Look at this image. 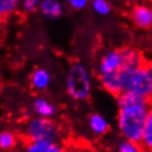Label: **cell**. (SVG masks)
<instances>
[{
	"instance_id": "obj_4",
	"label": "cell",
	"mask_w": 152,
	"mask_h": 152,
	"mask_svg": "<svg viewBox=\"0 0 152 152\" xmlns=\"http://www.w3.org/2000/svg\"><path fill=\"white\" fill-rule=\"evenodd\" d=\"M122 91H131L145 98L152 97V67L147 62L140 67L132 69H121Z\"/></svg>"
},
{
	"instance_id": "obj_21",
	"label": "cell",
	"mask_w": 152,
	"mask_h": 152,
	"mask_svg": "<svg viewBox=\"0 0 152 152\" xmlns=\"http://www.w3.org/2000/svg\"><path fill=\"white\" fill-rule=\"evenodd\" d=\"M91 0H65L66 4L74 11H80L88 7Z\"/></svg>"
},
{
	"instance_id": "obj_1",
	"label": "cell",
	"mask_w": 152,
	"mask_h": 152,
	"mask_svg": "<svg viewBox=\"0 0 152 152\" xmlns=\"http://www.w3.org/2000/svg\"><path fill=\"white\" fill-rule=\"evenodd\" d=\"M151 114V106L119 109L117 116V127L120 136L125 140L140 143L147 120Z\"/></svg>"
},
{
	"instance_id": "obj_9",
	"label": "cell",
	"mask_w": 152,
	"mask_h": 152,
	"mask_svg": "<svg viewBox=\"0 0 152 152\" xmlns=\"http://www.w3.org/2000/svg\"><path fill=\"white\" fill-rule=\"evenodd\" d=\"M51 82H52V75H51L50 71H48L44 67L34 69L31 72L30 78H29L30 87L38 93L45 91L50 87Z\"/></svg>"
},
{
	"instance_id": "obj_14",
	"label": "cell",
	"mask_w": 152,
	"mask_h": 152,
	"mask_svg": "<svg viewBox=\"0 0 152 152\" xmlns=\"http://www.w3.org/2000/svg\"><path fill=\"white\" fill-rule=\"evenodd\" d=\"M88 127L91 132L98 137H103L110 130L108 120L98 113H93L88 116Z\"/></svg>"
},
{
	"instance_id": "obj_18",
	"label": "cell",
	"mask_w": 152,
	"mask_h": 152,
	"mask_svg": "<svg viewBox=\"0 0 152 152\" xmlns=\"http://www.w3.org/2000/svg\"><path fill=\"white\" fill-rule=\"evenodd\" d=\"M89 4L93 11L99 15H108L113 10L109 0H91Z\"/></svg>"
},
{
	"instance_id": "obj_17",
	"label": "cell",
	"mask_w": 152,
	"mask_h": 152,
	"mask_svg": "<svg viewBox=\"0 0 152 152\" xmlns=\"http://www.w3.org/2000/svg\"><path fill=\"white\" fill-rule=\"evenodd\" d=\"M21 0H0V13L4 18L15 15L20 9Z\"/></svg>"
},
{
	"instance_id": "obj_2",
	"label": "cell",
	"mask_w": 152,
	"mask_h": 152,
	"mask_svg": "<svg viewBox=\"0 0 152 152\" xmlns=\"http://www.w3.org/2000/svg\"><path fill=\"white\" fill-rule=\"evenodd\" d=\"M21 137L24 141H46L61 143L63 130L53 118L30 117L24 124Z\"/></svg>"
},
{
	"instance_id": "obj_5",
	"label": "cell",
	"mask_w": 152,
	"mask_h": 152,
	"mask_svg": "<svg viewBox=\"0 0 152 152\" xmlns=\"http://www.w3.org/2000/svg\"><path fill=\"white\" fill-rule=\"evenodd\" d=\"M128 18L133 27L140 30H150L152 27V9L149 2L137 1L131 4Z\"/></svg>"
},
{
	"instance_id": "obj_13",
	"label": "cell",
	"mask_w": 152,
	"mask_h": 152,
	"mask_svg": "<svg viewBox=\"0 0 152 152\" xmlns=\"http://www.w3.org/2000/svg\"><path fill=\"white\" fill-rule=\"evenodd\" d=\"M65 147L61 143L46 141H24L21 152H64Z\"/></svg>"
},
{
	"instance_id": "obj_10",
	"label": "cell",
	"mask_w": 152,
	"mask_h": 152,
	"mask_svg": "<svg viewBox=\"0 0 152 152\" xmlns=\"http://www.w3.org/2000/svg\"><path fill=\"white\" fill-rule=\"evenodd\" d=\"M102 87L113 96H118L122 91V80L120 71L103 74L98 76Z\"/></svg>"
},
{
	"instance_id": "obj_7",
	"label": "cell",
	"mask_w": 152,
	"mask_h": 152,
	"mask_svg": "<svg viewBox=\"0 0 152 152\" xmlns=\"http://www.w3.org/2000/svg\"><path fill=\"white\" fill-rule=\"evenodd\" d=\"M119 50H120L122 61L121 69H137V67H140L143 64H145L147 62H149L148 58L143 54V52L136 46L127 45Z\"/></svg>"
},
{
	"instance_id": "obj_3",
	"label": "cell",
	"mask_w": 152,
	"mask_h": 152,
	"mask_svg": "<svg viewBox=\"0 0 152 152\" xmlns=\"http://www.w3.org/2000/svg\"><path fill=\"white\" fill-rule=\"evenodd\" d=\"M65 87L73 100L85 102L89 99L93 84L91 72L88 71L87 66L80 61L72 62L65 76Z\"/></svg>"
},
{
	"instance_id": "obj_6",
	"label": "cell",
	"mask_w": 152,
	"mask_h": 152,
	"mask_svg": "<svg viewBox=\"0 0 152 152\" xmlns=\"http://www.w3.org/2000/svg\"><path fill=\"white\" fill-rule=\"evenodd\" d=\"M121 54L119 49H111L104 52L98 60L96 73L97 76L121 69Z\"/></svg>"
},
{
	"instance_id": "obj_25",
	"label": "cell",
	"mask_w": 152,
	"mask_h": 152,
	"mask_svg": "<svg viewBox=\"0 0 152 152\" xmlns=\"http://www.w3.org/2000/svg\"><path fill=\"white\" fill-rule=\"evenodd\" d=\"M64 152H77V148H66L65 147V150H64Z\"/></svg>"
},
{
	"instance_id": "obj_15",
	"label": "cell",
	"mask_w": 152,
	"mask_h": 152,
	"mask_svg": "<svg viewBox=\"0 0 152 152\" xmlns=\"http://www.w3.org/2000/svg\"><path fill=\"white\" fill-rule=\"evenodd\" d=\"M19 142V136L11 130H1L0 131V150L1 151H11L17 147Z\"/></svg>"
},
{
	"instance_id": "obj_8",
	"label": "cell",
	"mask_w": 152,
	"mask_h": 152,
	"mask_svg": "<svg viewBox=\"0 0 152 152\" xmlns=\"http://www.w3.org/2000/svg\"><path fill=\"white\" fill-rule=\"evenodd\" d=\"M116 99H117V105L119 109L151 106V99L150 98H145L143 96L127 91H122L119 95L116 96Z\"/></svg>"
},
{
	"instance_id": "obj_23",
	"label": "cell",
	"mask_w": 152,
	"mask_h": 152,
	"mask_svg": "<svg viewBox=\"0 0 152 152\" xmlns=\"http://www.w3.org/2000/svg\"><path fill=\"white\" fill-rule=\"evenodd\" d=\"M4 22H6V18H4V15H2L1 13H0V32H1V30H2V28H4Z\"/></svg>"
},
{
	"instance_id": "obj_26",
	"label": "cell",
	"mask_w": 152,
	"mask_h": 152,
	"mask_svg": "<svg viewBox=\"0 0 152 152\" xmlns=\"http://www.w3.org/2000/svg\"><path fill=\"white\" fill-rule=\"evenodd\" d=\"M140 1H145V2H150L151 0H140Z\"/></svg>"
},
{
	"instance_id": "obj_12",
	"label": "cell",
	"mask_w": 152,
	"mask_h": 152,
	"mask_svg": "<svg viewBox=\"0 0 152 152\" xmlns=\"http://www.w3.org/2000/svg\"><path fill=\"white\" fill-rule=\"evenodd\" d=\"M38 9L48 19H57L65 11L64 4L61 0H41Z\"/></svg>"
},
{
	"instance_id": "obj_24",
	"label": "cell",
	"mask_w": 152,
	"mask_h": 152,
	"mask_svg": "<svg viewBox=\"0 0 152 152\" xmlns=\"http://www.w3.org/2000/svg\"><path fill=\"white\" fill-rule=\"evenodd\" d=\"M119 1L126 4H134V2H137V1H140V0H119Z\"/></svg>"
},
{
	"instance_id": "obj_19",
	"label": "cell",
	"mask_w": 152,
	"mask_h": 152,
	"mask_svg": "<svg viewBox=\"0 0 152 152\" xmlns=\"http://www.w3.org/2000/svg\"><path fill=\"white\" fill-rule=\"evenodd\" d=\"M117 152H145L139 143L129 140H124L117 145Z\"/></svg>"
},
{
	"instance_id": "obj_11",
	"label": "cell",
	"mask_w": 152,
	"mask_h": 152,
	"mask_svg": "<svg viewBox=\"0 0 152 152\" xmlns=\"http://www.w3.org/2000/svg\"><path fill=\"white\" fill-rule=\"evenodd\" d=\"M32 111L38 117L53 118L58 111V107L50 99L38 96L32 103Z\"/></svg>"
},
{
	"instance_id": "obj_20",
	"label": "cell",
	"mask_w": 152,
	"mask_h": 152,
	"mask_svg": "<svg viewBox=\"0 0 152 152\" xmlns=\"http://www.w3.org/2000/svg\"><path fill=\"white\" fill-rule=\"evenodd\" d=\"M40 1L41 0H21L20 9L26 13H32L38 10Z\"/></svg>"
},
{
	"instance_id": "obj_22",
	"label": "cell",
	"mask_w": 152,
	"mask_h": 152,
	"mask_svg": "<svg viewBox=\"0 0 152 152\" xmlns=\"http://www.w3.org/2000/svg\"><path fill=\"white\" fill-rule=\"evenodd\" d=\"M77 152H98L94 150V149L87 148V147H82V148H77Z\"/></svg>"
},
{
	"instance_id": "obj_16",
	"label": "cell",
	"mask_w": 152,
	"mask_h": 152,
	"mask_svg": "<svg viewBox=\"0 0 152 152\" xmlns=\"http://www.w3.org/2000/svg\"><path fill=\"white\" fill-rule=\"evenodd\" d=\"M141 148L145 152H151L152 150V114L149 116L145 127L142 132L140 143Z\"/></svg>"
}]
</instances>
